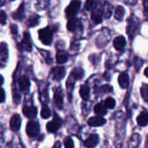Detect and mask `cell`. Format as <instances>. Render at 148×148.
<instances>
[{
	"instance_id": "cell-26",
	"label": "cell",
	"mask_w": 148,
	"mask_h": 148,
	"mask_svg": "<svg viewBox=\"0 0 148 148\" xmlns=\"http://www.w3.org/2000/svg\"><path fill=\"white\" fill-rule=\"evenodd\" d=\"M92 20L95 23H101L102 20V13L101 10H96L92 14Z\"/></svg>"
},
{
	"instance_id": "cell-30",
	"label": "cell",
	"mask_w": 148,
	"mask_h": 148,
	"mask_svg": "<svg viewBox=\"0 0 148 148\" xmlns=\"http://www.w3.org/2000/svg\"><path fill=\"white\" fill-rule=\"evenodd\" d=\"M64 146L66 148H74V142L70 137H66L64 139Z\"/></svg>"
},
{
	"instance_id": "cell-25",
	"label": "cell",
	"mask_w": 148,
	"mask_h": 148,
	"mask_svg": "<svg viewBox=\"0 0 148 148\" xmlns=\"http://www.w3.org/2000/svg\"><path fill=\"white\" fill-rule=\"evenodd\" d=\"M39 19H40L39 16H37V15H32V16L29 18L27 23H28V25H29V27L36 26V25H37V24L39 23Z\"/></svg>"
},
{
	"instance_id": "cell-7",
	"label": "cell",
	"mask_w": 148,
	"mask_h": 148,
	"mask_svg": "<svg viewBox=\"0 0 148 148\" xmlns=\"http://www.w3.org/2000/svg\"><path fill=\"white\" fill-rule=\"evenodd\" d=\"M99 143V136L97 134H91L84 141V146L87 148L95 147Z\"/></svg>"
},
{
	"instance_id": "cell-39",
	"label": "cell",
	"mask_w": 148,
	"mask_h": 148,
	"mask_svg": "<svg viewBox=\"0 0 148 148\" xmlns=\"http://www.w3.org/2000/svg\"><path fill=\"white\" fill-rule=\"evenodd\" d=\"M53 148H61V143H60L59 141H57V142L55 144V146L53 147Z\"/></svg>"
},
{
	"instance_id": "cell-21",
	"label": "cell",
	"mask_w": 148,
	"mask_h": 148,
	"mask_svg": "<svg viewBox=\"0 0 148 148\" xmlns=\"http://www.w3.org/2000/svg\"><path fill=\"white\" fill-rule=\"evenodd\" d=\"M83 70L82 69H79V68H76L75 69L72 73H71V77L74 78V80H79V79H82V76H83Z\"/></svg>"
},
{
	"instance_id": "cell-29",
	"label": "cell",
	"mask_w": 148,
	"mask_h": 148,
	"mask_svg": "<svg viewBox=\"0 0 148 148\" xmlns=\"http://www.w3.org/2000/svg\"><path fill=\"white\" fill-rule=\"evenodd\" d=\"M41 116H42V118H43V119H48V118L50 116V110L49 109V108H47V107L44 106V107L42 108Z\"/></svg>"
},
{
	"instance_id": "cell-11",
	"label": "cell",
	"mask_w": 148,
	"mask_h": 148,
	"mask_svg": "<svg viewBox=\"0 0 148 148\" xmlns=\"http://www.w3.org/2000/svg\"><path fill=\"white\" fill-rule=\"evenodd\" d=\"M66 74V70L64 67H56L53 69V76L56 80H62Z\"/></svg>"
},
{
	"instance_id": "cell-8",
	"label": "cell",
	"mask_w": 148,
	"mask_h": 148,
	"mask_svg": "<svg viewBox=\"0 0 148 148\" xmlns=\"http://www.w3.org/2000/svg\"><path fill=\"white\" fill-rule=\"evenodd\" d=\"M18 85H19V88L22 92L23 93H27L29 89V80L28 77L26 76H22L20 77V79L18 80Z\"/></svg>"
},
{
	"instance_id": "cell-35",
	"label": "cell",
	"mask_w": 148,
	"mask_h": 148,
	"mask_svg": "<svg viewBox=\"0 0 148 148\" xmlns=\"http://www.w3.org/2000/svg\"><path fill=\"white\" fill-rule=\"evenodd\" d=\"M5 100V94H4V91L3 88H0V103L1 102H3Z\"/></svg>"
},
{
	"instance_id": "cell-37",
	"label": "cell",
	"mask_w": 148,
	"mask_h": 148,
	"mask_svg": "<svg viewBox=\"0 0 148 148\" xmlns=\"http://www.w3.org/2000/svg\"><path fill=\"white\" fill-rule=\"evenodd\" d=\"M10 30H11V33L13 35H16L17 34V26L15 25V24H12L10 26Z\"/></svg>"
},
{
	"instance_id": "cell-36",
	"label": "cell",
	"mask_w": 148,
	"mask_h": 148,
	"mask_svg": "<svg viewBox=\"0 0 148 148\" xmlns=\"http://www.w3.org/2000/svg\"><path fill=\"white\" fill-rule=\"evenodd\" d=\"M13 99H14V101H15L16 103H18L19 101H20V99H21V95L18 93L15 92V94L13 95Z\"/></svg>"
},
{
	"instance_id": "cell-13",
	"label": "cell",
	"mask_w": 148,
	"mask_h": 148,
	"mask_svg": "<svg viewBox=\"0 0 148 148\" xmlns=\"http://www.w3.org/2000/svg\"><path fill=\"white\" fill-rule=\"evenodd\" d=\"M23 114L29 118V119H33L36 117V114H37V109L36 107H24L23 109Z\"/></svg>"
},
{
	"instance_id": "cell-19",
	"label": "cell",
	"mask_w": 148,
	"mask_h": 148,
	"mask_svg": "<svg viewBox=\"0 0 148 148\" xmlns=\"http://www.w3.org/2000/svg\"><path fill=\"white\" fill-rule=\"evenodd\" d=\"M95 113L99 116L105 115L107 114V108L103 104L99 103V104L95 105Z\"/></svg>"
},
{
	"instance_id": "cell-14",
	"label": "cell",
	"mask_w": 148,
	"mask_h": 148,
	"mask_svg": "<svg viewBox=\"0 0 148 148\" xmlns=\"http://www.w3.org/2000/svg\"><path fill=\"white\" fill-rule=\"evenodd\" d=\"M119 84L122 88H127L129 86V77L127 73H121L119 75Z\"/></svg>"
},
{
	"instance_id": "cell-17",
	"label": "cell",
	"mask_w": 148,
	"mask_h": 148,
	"mask_svg": "<svg viewBox=\"0 0 148 148\" xmlns=\"http://www.w3.org/2000/svg\"><path fill=\"white\" fill-rule=\"evenodd\" d=\"M69 55L65 51H58L56 54V62L58 63H64L68 61Z\"/></svg>"
},
{
	"instance_id": "cell-28",
	"label": "cell",
	"mask_w": 148,
	"mask_h": 148,
	"mask_svg": "<svg viewBox=\"0 0 148 148\" xmlns=\"http://www.w3.org/2000/svg\"><path fill=\"white\" fill-rule=\"evenodd\" d=\"M115 104H116V102H115L114 99H113L111 97L107 98L105 101V107L109 108V109H113L115 107Z\"/></svg>"
},
{
	"instance_id": "cell-15",
	"label": "cell",
	"mask_w": 148,
	"mask_h": 148,
	"mask_svg": "<svg viewBox=\"0 0 148 148\" xmlns=\"http://www.w3.org/2000/svg\"><path fill=\"white\" fill-rule=\"evenodd\" d=\"M12 16L15 20H18V21L23 19L24 17V4L23 3H22L19 6V8L15 12H13Z\"/></svg>"
},
{
	"instance_id": "cell-31",
	"label": "cell",
	"mask_w": 148,
	"mask_h": 148,
	"mask_svg": "<svg viewBox=\"0 0 148 148\" xmlns=\"http://www.w3.org/2000/svg\"><path fill=\"white\" fill-rule=\"evenodd\" d=\"M95 6V0H87L85 3V9L87 10H91Z\"/></svg>"
},
{
	"instance_id": "cell-41",
	"label": "cell",
	"mask_w": 148,
	"mask_h": 148,
	"mask_svg": "<svg viewBox=\"0 0 148 148\" xmlns=\"http://www.w3.org/2000/svg\"><path fill=\"white\" fill-rule=\"evenodd\" d=\"M145 147L148 148V135L147 136V139H146V143H145Z\"/></svg>"
},
{
	"instance_id": "cell-3",
	"label": "cell",
	"mask_w": 148,
	"mask_h": 148,
	"mask_svg": "<svg viewBox=\"0 0 148 148\" xmlns=\"http://www.w3.org/2000/svg\"><path fill=\"white\" fill-rule=\"evenodd\" d=\"M39 131H40V127L38 122L34 121H30L28 122L26 127V132L29 137H36L39 134Z\"/></svg>"
},
{
	"instance_id": "cell-10",
	"label": "cell",
	"mask_w": 148,
	"mask_h": 148,
	"mask_svg": "<svg viewBox=\"0 0 148 148\" xmlns=\"http://www.w3.org/2000/svg\"><path fill=\"white\" fill-rule=\"evenodd\" d=\"M10 126V128L13 131H17L20 128V127H21V119H20V116L18 114H14L11 117Z\"/></svg>"
},
{
	"instance_id": "cell-42",
	"label": "cell",
	"mask_w": 148,
	"mask_h": 148,
	"mask_svg": "<svg viewBox=\"0 0 148 148\" xmlns=\"http://www.w3.org/2000/svg\"><path fill=\"white\" fill-rule=\"evenodd\" d=\"M145 75H146L147 77H148V68H147L146 70H145Z\"/></svg>"
},
{
	"instance_id": "cell-2",
	"label": "cell",
	"mask_w": 148,
	"mask_h": 148,
	"mask_svg": "<svg viewBox=\"0 0 148 148\" xmlns=\"http://www.w3.org/2000/svg\"><path fill=\"white\" fill-rule=\"evenodd\" d=\"M80 7H81V2L79 0H74V1H72L69 3V5L67 7L66 10H65L67 16L71 17V18L74 17L75 16V14L79 11Z\"/></svg>"
},
{
	"instance_id": "cell-18",
	"label": "cell",
	"mask_w": 148,
	"mask_h": 148,
	"mask_svg": "<svg viewBox=\"0 0 148 148\" xmlns=\"http://www.w3.org/2000/svg\"><path fill=\"white\" fill-rule=\"evenodd\" d=\"M90 88L88 85H82L80 88V95L83 100H88L89 98Z\"/></svg>"
},
{
	"instance_id": "cell-40",
	"label": "cell",
	"mask_w": 148,
	"mask_h": 148,
	"mask_svg": "<svg viewBox=\"0 0 148 148\" xmlns=\"http://www.w3.org/2000/svg\"><path fill=\"white\" fill-rule=\"evenodd\" d=\"M3 83V77L0 75V86H2Z\"/></svg>"
},
{
	"instance_id": "cell-44",
	"label": "cell",
	"mask_w": 148,
	"mask_h": 148,
	"mask_svg": "<svg viewBox=\"0 0 148 148\" xmlns=\"http://www.w3.org/2000/svg\"><path fill=\"white\" fill-rule=\"evenodd\" d=\"M11 1H13V0H11Z\"/></svg>"
},
{
	"instance_id": "cell-22",
	"label": "cell",
	"mask_w": 148,
	"mask_h": 148,
	"mask_svg": "<svg viewBox=\"0 0 148 148\" xmlns=\"http://www.w3.org/2000/svg\"><path fill=\"white\" fill-rule=\"evenodd\" d=\"M77 25H78V20H77L76 18L72 17V18L69 21L67 27H68V29H69V31H75V30L76 29V28H77Z\"/></svg>"
},
{
	"instance_id": "cell-24",
	"label": "cell",
	"mask_w": 148,
	"mask_h": 148,
	"mask_svg": "<svg viewBox=\"0 0 148 148\" xmlns=\"http://www.w3.org/2000/svg\"><path fill=\"white\" fill-rule=\"evenodd\" d=\"M112 12H113V7L110 3H105V6H104V17L105 18H109L112 15Z\"/></svg>"
},
{
	"instance_id": "cell-33",
	"label": "cell",
	"mask_w": 148,
	"mask_h": 148,
	"mask_svg": "<svg viewBox=\"0 0 148 148\" xmlns=\"http://www.w3.org/2000/svg\"><path fill=\"white\" fill-rule=\"evenodd\" d=\"M7 19V16L3 10H0V23L1 24H5Z\"/></svg>"
},
{
	"instance_id": "cell-5",
	"label": "cell",
	"mask_w": 148,
	"mask_h": 148,
	"mask_svg": "<svg viewBox=\"0 0 148 148\" xmlns=\"http://www.w3.org/2000/svg\"><path fill=\"white\" fill-rule=\"evenodd\" d=\"M24 49L26 51H31V49H32L30 36L27 32L23 33V37L21 42V49Z\"/></svg>"
},
{
	"instance_id": "cell-32",
	"label": "cell",
	"mask_w": 148,
	"mask_h": 148,
	"mask_svg": "<svg viewBox=\"0 0 148 148\" xmlns=\"http://www.w3.org/2000/svg\"><path fill=\"white\" fill-rule=\"evenodd\" d=\"M43 2H49V0H37V3H36L37 10H42L46 7V4L43 3Z\"/></svg>"
},
{
	"instance_id": "cell-27",
	"label": "cell",
	"mask_w": 148,
	"mask_h": 148,
	"mask_svg": "<svg viewBox=\"0 0 148 148\" xmlns=\"http://www.w3.org/2000/svg\"><path fill=\"white\" fill-rule=\"evenodd\" d=\"M141 96L144 99V101H148V84H143L140 88Z\"/></svg>"
},
{
	"instance_id": "cell-9",
	"label": "cell",
	"mask_w": 148,
	"mask_h": 148,
	"mask_svg": "<svg viewBox=\"0 0 148 148\" xmlns=\"http://www.w3.org/2000/svg\"><path fill=\"white\" fill-rule=\"evenodd\" d=\"M88 125L91 127H101L103 126L106 123V120L102 117V116H95L92 117L88 120Z\"/></svg>"
},
{
	"instance_id": "cell-23",
	"label": "cell",
	"mask_w": 148,
	"mask_h": 148,
	"mask_svg": "<svg viewBox=\"0 0 148 148\" xmlns=\"http://www.w3.org/2000/svg\"><path fill=\"white\" fill-rule=\"evenodd\" d=\"M54 101H55L56 106L59 109H61V108H62L63 101H62V96L61 94H59V93H56V94H55Z\"/></svg>"
},
{
	"instance_id": "cell-34",
	"label": "cell",
	"mask_w": 148,
	"mask_h": 148,
	"mask_svg": "<svg viewBox=\"0 0 148 148\" xmlns=\"http://www.w3.org/2000/svg\"><path fill=\"white\" fill-rule=\"evenodd\" d=\"M101 90L102 92H104V93H107V92L108 93V92H112L113 88H112L110 85H104V86L101 87Z\"/></svg>"
},
{
	"instance_id": "cell-1",
	"label": "cell",
	"mask_w": 148,
	"mask_h": 148,
	"mask_svg": "<svg viewBox=\"0 0 148 148\" xmlns=\"http://www.w3.org/2000/svg\"><path fill=\"white\" fill-rule=\"evenodd\" d=\"M39 38L42 41V42L45 45H49L52 42V38H53V35H52V31L51 29L47 27L44 28L42 29L39 30Z\"/></svg>"
},
{
	"instance_id": "cell-4",
	"label": "cell",
	"mask_w": 148,
	"mask_h": 148,
	"mask_svg": "<svg viewBox=\"0 0 148 148\" xmlns=\"http://www.w3.org/2000/svg\"><path fill=\"white\" fill-rule=\"evenodd\" d=\"M61 125H62V120L58 116L56 115L53 121L47 124V130L49 133H56L58 131Z\"/></svg>"
},
{
	"instance_id": "cell-43",
	"label": "cell",
	"mask_w": 148,
	"mask_h": 148,
	"mask_svg": "<svg viewBox=\"0 0 148 148\" xmlns=\"http://www.w3.org/2000/svg\"><path fill=\"white\" fill-rule=\"evenodd\" d=\"M3 4V0H0V6Z\"/></svg>"
},
{
	"instance_id": "cell-6",
	"label": "cell",
	"mask_w": 148,
	"mask_h": 148,
	"mask_svg": "<svg viewBox=\"0 0 148 148\" xmlns=\"http://www.w3.org/2000/svg\"><path fill=\"white\" fill-rule=\"evenodd\" d=\"M8 59V46L6 43L0 44V66L3 67Z\"/></svg>"
},
{
	"instance_id": "cell-12",
	"label": "cell",
	"mask_w": 148,
	"mask_h": 148,
	"mask_svg": "<svg viewBox=\"0 0 148 148\" xmlns=\"http://www.w3.org/2000/svg\"><path fill=\"white\" fill-rule=\"evenodd\" d=\"M114 46L119 51L123 50L125 46H126V39H125V37L124 36H118V37H116L114 40Z\"/></svg>"
},
{
	"instance_id": "cell-16",
	"label": "cell",
	"mask_w": 148,
	"mask_h": 148,
	"mask_svg": "<svg viewBox=\"0 0 148 148\" xmlns=\"http://www.w3.org/2000/svg\"><path fill=\"white\" fill-rule=\"evenodd\" d=\"M137 122L140 127H146L148 124V113L142 112L137 118Z\"/></svg>"
},
{
	"instance_id": "cell-20",
	"label": "cell",
	"mask_w": 148,
	"mask_h": 148,
	"mask_svg": "<svg viewBox=\"0 0 148 148\" xmlns=\"http://www.w3.org/2000/svg\"><path fill=\"white\" fill-rule=\"evenodd\" d=\"M124 14H125V9H124V7H122L121 5L117 6L116 9H115V11H114V17L117 20L121 21V20H122V18L124 16Z\"/></svg>"
},
{
	"instance_id": "cell-38",
	"label": "cell",
	"mask_w": 148,
	"mask_h": 148,
	"mask_svg": "<svg viewBox=\"0 0 148 148\" xmlns=\"http://www.w3.org/2000/svg\"><path fill=\"white\" fill-rule=\"evenodd\" d=\"M143 4H144V9H145V10H146V11H148V0H145L144 3H143Z\"/></svg>"
}]
</instances>
